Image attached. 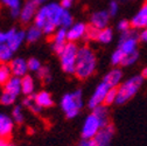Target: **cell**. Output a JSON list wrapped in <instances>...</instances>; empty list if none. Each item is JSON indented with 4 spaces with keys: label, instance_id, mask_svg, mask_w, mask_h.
Returning a JSON list of instances; mask_svg holds the SVG:
<instances>
[{
    "label": "cell",
    "instance_id": "1",
    "mask_svg": "<svg viewBox=\"0 0 147 146\" xmlns=\"http://www.w3.org/2000/svg\"><path fill=\"white\" fill-rule=\"evenodd\" d=\"M64 9L65 8H63L59 3H48L41 5L34 18V25L41 28L45 34H54L56 28L60 27Z\"/></svg>",
    "mask_w": 147,
    "mask_h": 146
},
{
    "label": "cell",
    "instance_id": "2",
    "mask_svg": "<svg viewBox=\"0 0 147 146\" xmlns=\"http://www.w3.org/2000/svg\"><path fill=\"white\" fill-rule=\"evenodd\" d=\"M97 68V59L92 49L89 47L78 48L76 67H75V75L78 80H86L92 76Z\"/></svg>",
    "mask_w": 147,
    "mask_h": 146
},
{
    "label": "cell",
    "instance_id": "3",
    "mask_svg": "<svg viewBox=\"0 0 147 146\" xmlns=\"http://www.w3.org/2000/svg\"><path fill=\"white\" fill-rule=\"evenodd\" d=\"M142 82H144V78L141 77V75H136V76H132L131 78L126 80L121 84H119L117 88L116 104L123 105L128 101H131L141 88Z\"/></svg>",
    "mask_w": 147,
    "mask_h": 146
},
{
    "label": "cell",
    "instance_id": "4",
    "mask_svg": "<svg viewBox=\"0 0 147 146\" xmlns=\"http://www.w3.org/2000/svg\"><path fill=\"white\" fill-rule=\"evenodd\" d=\"M82 107H83V93L80 89L63 95V97L61 98V109L65 114L67 118L71 119L77 117Z\"/></svg>",
    "mask_w": 147,
    "mask_h": 146
},
{
    "label": "cell",
    "instance_id": "5",
    "mask_svg": "<svg viewBox=\"0 0 147 146\" xmlns=\"http://www.w3.org/2000/svg\"><path fill=\"white\" fill-rule=\"evenodd\" d=\"M77 53H78V47L76 46L75 42H67L63 51L59 55L61 68L65 74L69 75L75 74Z\"/></svg>",
    "mask_w": 147,
    "mask_h": 146
},
{
    "label": "cell",
    "instance_id": "6",
    "mask_svg": "<svg viewBox=\"0 0 147 146\" xmlns=\"http://www.w3.org/2000/svg\"><path fill=\"white\" fill-rule=\"evenodd\" d=\"M139 34L137 33V29L130 28L126 32L120 33L119 36V43H118V49H120L125 56L131 54L133 51H137L138 49V42H139Z\"/></svg>",
    "mask_w": 147,
    "mask_h": 146
},
{
    "label": "cell",
    "instance_id": "7",
    "mask_svg": "<svg viewBox=\"0 0 147 146\" xmlns=\"http://www.w3.org/2000/svg\"><path fill=\"white\" fill-rule=\"evenodd\" d=\"M102 127V123L98 119V117L91 112L84 120L83 127H82V139H92L98 133V131Z\"/></svg>",
    "mask_w": 147,
    "mask_h": 146
},
{
    "label": "cell",
    "instance_id": "8",
    "mask_svg": "<svg viewBox=\"0 0 147 146\" xmlns=\"http://www.w3.org/2000/svg\"><path fill=\"white\" fill-rule=\"evenodd\" d=\"M116 133V129L112 123H109L105 126L100 127L98 133L95 136L94 140L97 143L98 146H110Z\"/></svg>",
    "mask_w": 147,
    "mask_h": 146
},
{
    "label": "cell",
    "instance_id": "9",
    "mask_svg": "<svg viewBox=\"0 0 147 146\" xmlns=\"http://www.w3.org/2000/svg\"><path fill=\"white\" fill-rule=\"evenodd\" d=\"M7 35V45L12 48L13 51H16L21 47L24 41L26 40V30L22 29H16V28H11L9 30L6 32Z\"/></svg>",
    "mask_w": 147,
    "mask_h": 146
},
{
    "label": "cell",
    "instance_id": "10",
    "mask_svg": "<svg viewBox=\"0 0 147 146\" xmlns=\"http://www.w3.org/2000/svg\"><path fill=\"white\" fill-rule=\"evenodd\" d=\"M39 6L40 5L36 4L34 0H27L21 6V9H20V15H19L20 21L22 24H28V22L33 21L36 13H38Z\"/></svg>",
    "mask_w": 147,
    "mask_h": 146
},
{
    "label": "cell",
    "instance_id": "11",
    "mask_svg": "<svg viewBox=\"0 0 147 146\" xmlns=\"http://www.w3.org/2000/svg\"><path fill=\"white\" fill-rule=\"evenodd\" d=\"M109 89H110V88H109L104 82L99 83V84L96 87L92 96H91V97L89 98V101H88V106L91 109V110H92V109H95L96 106L100 105V104H104V99H105V96H106V94H107Z\"/></svg>",
    "mask_w": 147,
    "mask_h": 146
},
{
    "label": "cell",
    "instance_id": "12",
    "mask_svg": "<svg viewBox=\"0 0 147 146\" xmlns=\"http://www.w3.org/2000/svg\"><path fill=\"white\" fill-rule=\"evenodd\" d=\"M131 27L134 29H145L147 28V1L142 4L139 11L131 19Z\"/></svg>",
    "mask_w": 147,
    "mask_h": 146
},
{
    "label": "cell",
    "instance_id": "13",
    "mask_svg": "<svg viewBox=\"0 0 147 146\" xmlns=\"http://www.w3.org/2000/svg\"><path fill=\"white\" fill-rule=\"evenodd\" d=\"M85 32H86V25L83 22H76L72 24V26H70L67 29V39L68 42H76L80 39L84 38L85 36Z\"/></svg>",
    "mask_w": 147,
    "mask_h": 146
},
{
    "label": "cell",
    "instance_id": "14",
    "mask_svg": "<svg viewBox=\"0 0 147 146\" xmlns=\"http://www.w3.org/2000/svg\"><path fill=\"white\" fill-rule=\"evenodd\" d=\"M110 14L107 11H97L95 13L91 14L90 16V25H92L94 27L98 29H103L107 27V24L110 21Z\"/></svg>",
    "mask_w": 147,
    "mask_h": 146
},
{
    "label": "cell",
    "instance_id": "15",
    "mask_svg": "<svg viewBox=\"0 0 147 146\" xmlns=\"http://www.w3.org/2000/svg\"><path fill=\"white\" fill-rule=\"evenodd\" d=\"M123 78V71L119 67H115L113 69L110 70L107 74L104 76L103 82L109 87V88H118Z\"/></svg>",
    "mask_w": 147,
    "mask_h": 146
},
{
    "label": "cell",
    "instance_id": "16",
    "mask_svg": "<svg viewBox=\"0 0 147 146\" xmlns=\"http://www.w3.org/2000/svg\"><path fill=\"white\" fill-rule=\"evenodd\" d=\"M9 67L12 70L13 76H18V77H24L25 75H27L28 70V66H27V61L22 57H16L13 59L9 62Z\"/></svg>",
    "mask_w": 147,
    "mask_h": 146
},
{
    "label": "cell",
    "instance_id": "17",
    "mask_svg": "<svg viewBox=\"0 0 147 146\" xmlns=\"http://www.w3.org/2000/svg\"><path fill=\"white\" fill-rule=\"evenodd\" d=\"M14 129V120L6 114H0V138H7Z\"/></svg>",
    "mask_w": 147,
    "mask_h": 146
},
{
    "label": "cell",
    "instance_id": "18",
    "mask_svg": "<svg viewBox=\"0 0 147 146\" xmlns=\"http://www.w3.org/2000/svg\"><path fill=\"white\" fill-rule=\"evenodd\" d=\"M4 91H7L9 94H13L15 96H19L21 94V77L12 76L5 84H4Z\"/></svg>",
    "mask_w": 147,
    "mask_h": 146
},
{
    "label": "cell",
    "instance_id": "19",
    "mask_svg": "<svg viewBox=\"0 0 147 146\" xmlns=\"http://www.w3.org/2000/svg\"><path fill=\"white\" fill-rule=\"evenodd\" d=\"M34 99H35V102L38 103L42 109L50 107L54 104V101H53L51 95L48 93V91H45V90L40 91V93H38V94H35L34 95Z\"/></svg>",
    "mask_w": 147,
    "mask_h": 146
},
{
    "label": "cell",
    "instance_id": "20",
    "mask_svg": "<svg viewBox=\"0 0 147 146\" xmlns=\"http://www.w3.org/2000/svg\"><path fill=\"white\" fill-rule=\"evenodd\" d=\"M34 90H35L34 78L28 74L21 77V93L25 96H30L34 94Z\"/></svg>",
    "mask_w": 147,
    "mask_h": 146
},
{
    "label": "cell",
    "instance_id": "21",
    "mask_svg": "<svg viewBox=\"0 0 147 146\" xmlns=\"http://www.w3.org/2000/svg\"><path fill=\"white\" fill-rule=\"evenodd\" d=\"M92 114H95L98 117V119L102 123V127L110 123V114H109L107 105L100 104V105L96 106L95 109H92Z\"/></svg>",
    "mask_w": 147,
    "mask_h": 146
},
{
    "label": "cell",
    "instance_id": "22",
    "mask_svg": "<svg viewBox=\"0 0 147 146\" xmlns=\"http://www.w3.org/2000/svg\"><path fill=\"white\" fill-rule=\"evenodd\" d=\"M4 6H6L12 18H19L20 15V9H21V0H0Z\"/></svg>",
    "mask_w": 147,
    "mask_h": 146
},
{
    "label": "cell",
    "instance_id": "23",
    "mask_svg": "<svg viewBox=\"0 0 147 146\" xmlns=\"http://www.w3.org/2000/svg\"><path fill=\"white\" fill-rule=\"evenodd\" d=\"M43 32L41 28H39L38 26H30L27 30H26V40L27 42L29 43H34V42H38L40 39H41V36H42Z\"/></svg>",
    "mask_w": 147,
    "mask_h": 146
},
{
    "label": "cell",
    "instance_id": "24",
    "mask_svg": "<svg viewBox=\"0 0 147 146\" xmlns=\"http://www.w3.org/2000/svg\"><path fill=\"white\" fill-rule=\"evenodd\" d=\"M14 51L7 45V42L0 43V63H8L13 60Z\"/></svg>",
    "mask_w": 147,
    "mask_h": 146
},
{
    "label": "cell",
    "instance_id": "25",
    "mask_svg": "<svg viewBox=\"0 0 147 146\" xmlns=\"http://www.w3.org/2000/svg\"><path fill=\"white\" fill-rule=\"evenodd\" d=\"M112 40H113V29H112V28L105 27V28L100 29L99 35H98V39H97V41H98L99 43L109 45Z\"/></svg>",
    "mask_w": 147,
    "mask_h": 146
},
{
    "label": "cell",
    "instance_id": "26",
    "mask_svg": "<svg viewBox=\"0 0 147 146\" xmlns=\"http://www.w3.org/2000/svg\"><path fill=\"white\" fill-rule=\"evenodd\" d=\"M27 109H29V110L35 114V115H38L42 111V107L35 102L34 99V95H30V96H26V98L24 99V103H22Z\"/></svg>",
    "mask_w": 147,
    "mask_h": 146
},
{
    "label": "cell",
    "instance_id": "27",
    "mask_svg": "<svg viewBox=\"0 0 147 146\" xmlns=\"http://www.w3.org/2000/svg\"><path fill=\"white\" fill-rule=\"evenodd\" d=\"M13 76L9 64L0 63V84H5Z\"/></svg>",
    "mask_w": 147,
    "mask_h": 146
},
{
    "label": "cell",
    "instance_id": "28",
    "mask_svg": "<svg viewBox=\"0 0 147 146\" xmlns=\"http://www.w3.org/2000/svg\"><path fill=\"white\" fill-rule=\"evenodd\" d=\"M12 118H13L14 123H16V124H22L25 122V114H24L22 105H15L13 107Z\"/></svg>",
    "mask_w": 147,
    "mask_h": 146
},
{
    "label": "cell",
    "instance_id": "29",
    "mask_svg": "<svg viewBox=\"0 0 147 146\" xmlns=\"http://www.w3.org/2000/svg\"><path fill=\"white\" fill-rule=\"evenodd\" d=\"M67 28L60 27L57 30H55V34L53 36V43H67Z\"/></svg>",
    "mask_w": 147,
    "mask_h": 146
},
{
    "label": "cell",
    "instance_id": "30",
    "mask_svg": "<svg viewBox=\"0 0 147 146\" xmlns=\"http://www.w3.org/2000/svg\"><path fill=\"white\" fill-rule=\"evenodd\" d=\"M38 74V77L43 82V83H50L51 82V72H50V69L49 67H41L40 70L36 72Z\"/></svg>",
    "mask_w": 147,
    "mask_h": 146
},
{
    "label": "cell",
    "instance_id": "31",
    "mask_svg": "<svg viewBox=\"0 0 147 146\" xmlns=\"http://www.w3.org/2000/svg\"><path fill=\"white\" fill-rule=\"evenodd\" d=\"M72 22H74V18L70 14L69 9H64V12L62 14V18H61L60 27H63V28H67L68 29L70 26H72Z\"/></svg>",
    "mask_w": 147,
    "mask_h": 146
},
{
    "label": "cell",
    "instance_id": "32",
    "mask_svg": "<svg viewBox=\"0 0 147 146\" xmlns=\"http://www.w3.org/2000/svg\"><path fill=\"white\" fill-rule=\"evenodd\" d=\"M99 32H100V29L94 27L92 25H89V26H86V32H85L84 38H86L88 40H91V41H97Z\"/></svg>",
    "mask_w": 147,
    "mask_h": 146
},
{
    "label": "cell",
    "instance_id": "33",
    "mask_svg": "<svg viewBox=\"0 0 147 146\" xmlns=\"http://www.w3.org/2000/svg\"><path fill=\"white\" fill-rule=\"evenodd\" d=\"M16 97L15 95L13 94H9L7 93V91H4V93L1 94V96H0V103H1L3 105H6V106H9V105H13L16 101Z\"/></svg>",
    "mask_w": 147,
    "mask_h": 146
},
{
    "label": "cell",
    "instance_id": "34",
    "mask_svg": "<svg viewBox=\"0 0 147 146\" xmlns=\"http://www.w3.org/2000/svg\"><path fill=\"white\" fill-rule=\"evenodd\" d=\"M139 59V51H133L131 54H128V55H126L121 62V66L123 67H130V66H133Z\"/></svg>",
    "mask_w": 147,
    "mask_h": 146
},
{
    "label": "cell",
    "instance_id": "35",
    "mask_svg": "<svg viewBox=\"0 0 147 146\" xmlns=\"http://www.w3.org/2000/svg\"><path fill=\"white\" fill-rule=\"evenodd\" d=\"M125 57V54L120 50V49H116L113 53H112V55H111V63L112 66L115 67H118V66H121V62Z\"/></svg>",
    "mask_w": 147,
    "mask_h": 146
},
{
    "label": "cell",
    "instance_id": "36",
    "mask_svg": "<svg viewBox=\"0 0 147 146\" xmlns=\"http://www.w3.org/2000/svg\"><path fill=\"white\" fill-rule=\"evenodd\" d=\"M116 99H117V88H110L106 96H105L104 104L107 106L112 105L113 103H116Z\"/></svg>",
    "mask_w": 147,
    "mask_h": 146
},
{
    "label": "cell",
    "instance_id": "37",
    "mask_svg": "<svg viewBox=\"0 0 147 146\" xmlns=\"http://www.w3.org/2000/svg\"><path fill=\"white\" fill-rule=\"evenodd\" d=\"M27 66H28V70L32 72H38L40 70V68L42 67L40 60H38L36 57H30L27 61Z\"/></svg>",
    "mask_w": 147,
    "mask_h": 146
},
{
    "label": "cell",
    "instance_id": "38",
    "mask_svg": "<svg viewBox=\"0 0 147 146\" xmlns=\"http://www.w3.org/2000/svg\"><path fill=\"white\" fill-rule=\"evenodd\" d=\"M119 11V3H118V0H111L109 4V7H107V12L110 14V16H115L117 15Z\"/></svg>",
    "mask_w": 147,
    "mask_h": 146
},
{
    "label": "cell",
    "instance_id": "39",
    "mask_svg": "<svg viewBox=\"0 0 147 146\" xmlns=\"http://www.w3.org/2000/svg\"><path fill=\"white\" fill-rule=\"evenodd\" d=\"M130 28H132V27H131V22L128 21V20H126V19L120 20V21L118 22V25H117V29H118L120 33L126 32V30H128Z\"/></svg>",
    "mask_w": 147,
    "mask_h": 146
},
{
    "label": "cell",
    "instance_id": "40",
    "mask_svg": "<svg viewBox=\"0 0 147 146\" xmlns=\"http://www.w3.org/2000/svg\"><path fill=\"white\" fill-rule=\"evenodd\" d=\"M78 146H98V145L92 138V139H82Z\"/></svg>",
    "mask_w": 147,
    "mask_h": 146
},
{
    "label": "cell",
    "instance_id": "41",
    "mask_svg": "<svg viewBox=\"0 0 147 146\" xmlns=\"http://www.w3.org/2000/svg\"><path fill=\"white\" fill-rule=\"evenodd\" d=\"M61 6L63 7V8H65V9H69L71 6H72V4H74V0H61Z\"/></svg>",
    "mask_w": 147,
    "mask_h": 146
},
{
    "label": "cell",
    "instance_id": "42",
    "mask_svg": "<svg viewBox=\"0 0 147 146\" xmlns=\"http://www.w3.org/2000/svg\"><path fill=\"white\" fill-rule=\"evenodd\" d=\"M139 39H140V41L147 43V28L142 29V32L139 34Z\"/></svg>",
    "mask_w": 147,
    "mask_h": 146
},
{
    "label": "cell",
    "instance_id": "43",
    "mask_svg": "<svg viewBox=\"0 0 147 146\" xmlns=\"http://www.w3.org/2000/svg\"><path fill=\"white\" fill-rule=\"evenodd\" d=\"M7 41V35H6V32H1L0 30V43H4Z\"/></svg>",
    "mask_w": 147,
    "mask_h": 146
},
{
    "label": "cell",
    "instance_id": "44",
    "mask_svg": "<svg viewBox=\"0 0 147 146\" xmlns=\"http://www.w3.org/2000/svg\"><path fill=\"white\" fill-rule=\"evenodd\" d=\"M140 75H141V77H142L144 80H147V67L142 69V71H141Z\"/></svg>",
    "mask_w": 147,
    "mask_h": 146
},
{
    "label": "cell",
    "instance_id": "45",
    "mask_svg": "<svg viewBox=\"0 0 147 146\" xmlns=\"http://www.w3.org/2000/svg\"><path fill=\"white\" fill-rule=\"evenodd\" d=\"M0 146H8V141H6L5 138H0Z\"/></svg>",
    "mask_w": 147,
    "mask_h": 146
},
{
    "label": "cell",
    "instance_id": "46",
    "mask_svg": "<svg viewBox=\"0 0 147 146\" xmlns=\"http://www.w3.org/2000/svg\"><path fill=\"white\" fill-rule=\"evenodd\" d=\"M34 1L36 3V4H39V5H43V4H46L48 0H34Z\"/></svg>",
    "mask_w": 147,
    "mask_h": 146
},
{
    "label": "cell",
    "instance_id": "47",
    "mask_svg": "<svg viewBox=\"0 0 147 146\" xmlns=\"http://www.w3.org/2000/svg\"><path fill=\"white\" fill-rule=\"evenodd\" d=\"M8 146H15L14 144H12V143H8Z\"/></svg>",
    "mask_w": 147,
    "mask_h": 146
}]
</instances>
